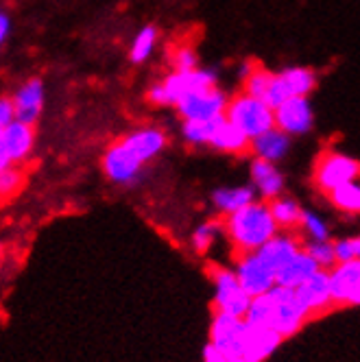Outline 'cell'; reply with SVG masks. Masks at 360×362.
I'll return each instance as SVG.
<instances>
[{
  "label": "cell",
  "instance_id": "cell-1",
  "mask_svg": "<svg viewBox=\"0 0 360 362\" xmlns=\"http://www.w3.org/2000/svg\"><path fill=\"white\" fill-rule=\"evenodd\" d=\"M223 231L240 253H253L271 240L279 229L269 212V203L255 199L243 210L225 216Z\"/></svg>",
  "mask_w": 360,
  "mask_h": 362
},
{
  "label": "cell",
  "instance_id": "cell-2",
  "mask_svg": "<svg viewBox=\"0 0 360 362\" xmlns=\"http://www.w3.org/2000/svg\"><path fill=\"white\" fill-rule=\"evenodd\" d=\"M214 86H219L214 70L194 68L190 72H170L158 83H153L149 90V100L158 107H175L186 94Z\"/></svg>",
  "mask_w": 360,
  "mask_h": 362
},
{
  "label": "cell",
  "instance_id": "cell-3",
  "mask_svg": "<svg viewBox=\"0 0 360 362\" xmlns=\"http://www.w3.org/2000/svg\"><path fill=\"white\" fill-rule=\"evenodd\" d=\"M223 116L227 122H231L236 129H240L249 140L269 132V129L273 127V110L267 105L265 100L249 96L245 92L227 100V107H225Z\"/></svg>",
  "mask_w": 360,
  "mask_h": 362
},
{
  "label": "cell",
  "instance_id": "cell-4",
  "mask_svg": "<svg viewBox=\"0 0 360 362\" xmlns=\"http://www.w3.org/2000/svg\"><path fill=\"white\" fill-rule=\"evenodd\" d=\"M267 295H269L267 327H271L275 334H279L281 339H291V336H295L306 325V321H310L308 313L297 301L293 288H284V286H277L275 284Z\"/></svg>",
  "mask_w": 360,
  "mask_h": 362
},
{
  "label": "cell",
  "instance_id": "cell-5",
  "mask_svg": "<svg viewBox=\"0 0 360 362\" xmlns=\"http://www.w3.org/2000/svg\"><path fill=\"white\" fill-rule=\"evenodd\" d=\"M315 86H317V74L310 68L295 66L281 72H271V79H269L262 100L271 110H275L289 98L308 96L315 90Z\"/></svg>",
  "mask_w": 360,
  "mask_h": 362
},
{
  "label": "cell",
  "instance_id": "cell-6",
  "mask_svg": "<svg viewBox=\"0 0 360 362\" xmlns=\"http://www.w3.org/2000/svg\"><path fill=\"white\" fill-rule=\"evenodd\" d=\"M227 94L214 86V88H203L186 94L177 103L175 110L182 116L184 122H201V120H214L225 114L227 107Z\"/></svg>",
  "mask_w": 360,
  "mask_h": 362
},
{
  "label": "cell",
  "instance_id": "cell-7",
  "mask_svg": "<svg viewBox=\"0 0 360 362\" xmlns=\"http://www.w3.org/2000/svg\"><path fill=\"white\" fill-rule=\"evenodd\" d=\"M358 173H360L358 160L339 151H325L315 166V184L321 192L327 194L334 188L349 184V181H356Z\"/></svg>",
  "mask_w": 360,
  "mask_h": 362
},
{
  "label": "cell",
  "instance_id": "cell-8",
  "mask_svg": "<svg viewBox=\"0 0 360 362\" xmlns=\"http://www.w3.org/2000/svg\"><path fill=\"white\" fill-rule=\"evenodd\" d=\"M212 284H214L216 313H225L229 317L243 319L249 303H251V297L243 291V286L234 275V269L214 267L212 269Z\"/></svg>",
  "mask_w": 360,
  "mask_h": 362
},
{
  "label": "cell",
  "instance_id": "cell-9",
  "mask_svg": "<svg viewBox=\"0 0 360 362\" xmlns=\"http://www.w3.org/2000/svg\"><path fill=\"white\" fill-rule=\"evenodd\" d=\"M315 124V112L308 96L289 98L273 110V127L289 138L306 136Z\"/></svg>",
  "mask_w": 360,
  "mask_h": 362
},
{
  "label": "cell",
  "instance_id": "cell-10",
  "mask_svg": "<svg viewBox=\"0 0 360 362\" xmlns=\"http://www.w3.org/2000/svg\"><path fill=\"white\" fill-rule=\"evenodd\" d=\"M247 323L238 317H229L225 313H214L212 325H210V347H214L219 354L229 358H240L243 345H245Z\"/></svg>",
  "mask_w": 360,
  "mask_h": 362
},
{
  "label": "cell",
  "instance_id": "cell-11",
  "mask_svg": "<svg viewBox=\"0 0 360 362\" xmlns=\"http://www.w3.org/2000/svg\"><path fill=\"white\" fill-rule=\"evenodd\" d=\"M332 305L360 303V260L339 262L327 271Z\"/></svg>",
  "mask_w": 360,
  "mask_h": 362
},
{
  "label": "cell",
  "instance_id": "cell-12",
  "mask_svg": "<svg viewBox=\"0 0 360 362\" xmlns=\"http://www.w3.org/2000/svg\"><path fill=\"white\" fill-rule=\"evenodd\" d=\"M234 275L249 297L265 295L275 286V273L255 253H240Z\"/></svg>",
  "mask_w": 360,
  "mask_h": 362
},
{
  "label": "cell",
  "instance_id": "cell-13",
  "mask_svg": "<svg viewBox=\"0 0 360 362\" xmlns=\"http://www.w3.org/2000/svg\"><path fill=\"white\" fill-rule=\"evenodd\" d=\"M144 164H140L134 153L127 148L120 140H116L103 155V170H105L108 179L118 186H132L142 175Z\"/></svg>",
  "mask_w": 360,
  "mask_h": 362
},
{
  "label": "cell",
  "instance_id": "cell-14",
  "mask_svg": "<svg viewBox=\"0 0 360 362\" xmlns=\"http://www.w3.org/2000/svg\"><path fill=\"white\" fill-rule=\"evenodd\" d=\"M120 142L134 153V158L140 164L146 166L149 162L156 160L158 155L166 148L168 138L158 127H140V129H134L132 134L122 136Z\"/></svg>",
  "mask_w": 360,
  "mask_h": 362
},
{
  "label": "cell",
  "instance_id": "cell-15",
  "mask_svg": "<svg viewBox=\"0 0 360 362\" xmlns=\"http://www.w3.org/2000/svg\"><path fill=\"white\" fill-rule=\"evenodd\" d=\"M295 297L301 303V308L308 313V317H317L325 310L332 308V297H330V281H327V271H317L315 275L308 277L303 284L295 288Z\"/></svg>",
  "mask_w": 360,
  "mask_h": 362
},
{
  "label": "cell",
  "instance_id": "cell-16",
  "mask_svg": "<svg viewBox=\"0 0 360 362\" xmlns=\"http://www.w3.org/2000/svg\"><path fill=\"white\" fill-rule=\"evenodd\" d=\"M0 140H3V146L9 155L11 164L16 166L31 158L33 146H35V127L13 120L0 132Z\"/></svg>",
  "mask_w": 360,
  "mask_h": 362
},
{
  "label": "cell",
  "instance_id": "cell-17",
  "mask_svg": "<svg viewBox=\"0 0 360 362\" xmlns=\"http://www.w3.org/2000/svg\"><path fill=\"white\" fill-rule=\"evenodd\" d=\"M16 120L33 124L42 116L44 110V83L40 79H29L27 83H22L18 92L11 96Z\"/></svg>",
  "mask_w": 360,
  "mask_h": 362
},
{
  "label": "cell",
  "instance_id": "cell-18",
  "mask_svg": "<svg viewBox=\"0 0 360 362\" xmlns=\"http://www.w3.org/2000/svg\"><path fill=\"white\" fill-rule=\"evenodd\" d=\"M281 336L275 334L271 327H253L247 325V334H245V345H243V360L245 362H265L267 358H271L277 347L281 345Z\"/></svg>",
  "mask_w": 360,
  "mask_h": 362
},
{
  "label": "cell",
  "instance_id": "cell-19",
  "mask_svg": "<svg viewBox=\"0 0 360 362\" xmlns=\"http://www.w3.org/2000/svg\"><path fill=\"white\" fill-rule=\"evenodd\" d=\"M249 173H251V188L255 194L262 197V201L269 203L284 192V175H281L277 164H271L265 160H253Z\"/></svg>",
  "mask_w": 360,
  "mask_h": 362
},
{
  "label": "cell",
  "instance_id": "cell-20",
  "mask_svg": "<svg viewBox=\"0 0 360 362\" xmlns=\"http://www.w3.org/2000/svg\"><path fill=\"white\" fill-rule=\"evenodd\" d=\"M299 247L301 245L293 234H286V231L281 234V231H277L271 240H267L258 251H253V253L258 255L273 273H277L299 251Z\"/></svg>",
  "mask_w": 360,
  "mask_h": 362
},
{
  "label": "cell",
  "instance_id": "cell-21",
  "mask_svg": "<svg viewBox=\"0 0 360 362\" xmlns=\"http://www.w3.org/2000/svg\"><path fill=\"white\" fill-rule=\"evenodd\" d=\"M249 151L255 155V160H265V162L277 164L289 155L291 138L286 134H281L279 129L271 127L269 132L249 140Z\"/></svg>",
  "mask_w": 360,
  "mask_h": 362
},
{
  "label": "cell",
  "instance_id": "cell-22",
  "mask_svg": "<svg viewBox=\"0 0 360 362\" xmlns=\"http://www.w3.org/2000/svg\"><path fill=\"white\" fill-rule=\"evenodd\" d=\"M317 271H319L317 262L299 247V251L275 273V284H277V286H284V288H293L295 291L299 284H303L308 277L315 275Z\"/></svg>",
  "mask_w": 360,
  "mask_h": 362
},
{
  "label": "cell",
  "instance_id": "cell-23",
  "mask_svg": "<svg viewBox=\"0 0 360 362\" xmlns=\"http://www.w3.org/2000/svg\"><path fill=\"white\" fill-rule=\"evenodd\" d=\"M208 146H212L221 153L240 155V153L249 151V138L240 132V129H236L231 122H227L223 116V118H219V122L214 127V134H212V140Z\"/></svg>",
  "mask_w": 360,
  "mask_h": 362
},
{
  "label": "cell",
  "instance_id": "cell-24",
  "mask_svg": "<svg viewBox=\"0 0 360 362\" xmlns=\"http://www.w3.org/2000/svg\"><path fill=\"white\" fill-rule=\"evenodd\" d=\"M255 201V192L251 186H227V188H219L212 194V205L223 214L229 216L238 210H243L245 205Z\"/></svg>",
  "mask_w": 360,
  "mask_h": 362
},
{
  "label": "cell",
  "instance_id": "cell-25",
  "mask_svg": "<svg viewBox=\"0 0 360 362\" xmlns=\"http://www.w3.org/2000/svg\"><path fill=\"white\" fill-rule=\"evenodd\" d=\"M269 212L277 225L279 231H295L299 227V221H301V205L291 199V197H275L273 201H269Z\"/></svg>",
  "mask_w": 360,
  "mask_h": 362
},
{
  "label": "cell",
  "instance_id": "cell-26",
  "mask_svg": "<svg viewBox=\"0 0 360 362\" xmlns=\"http://www.w3.org/2000/svg\"><path fill=\"white\" fill-rule=\"evenodd\" d=\"M327 197H330L334 208L345 212V214H358L360 212V184H358V179L334 188L332 192H327Z\"/></svg>",
  "mask_w": 360,
  "mask_h": 362
},
{
  "label": "cell",
  "instance_id": "cell-27",
  "mask_svg": "<svg viewBox=\"0 0 360 362\" xmlns=\"http://www.w3.org/2000/svg\"><path fill=\"white\" fill-rule=\"evenodd\" d=\"M158 29L153 27V24H146V27H142L134 42H132V48H129V59L134 64H144L151 55H153V50H156V44H158Z\"/></svg>",
  "mask_w": 360,
  "mask_h": 362
},
{
  "label": "cell",
  "instance_id": "cell-28",
  "mask_svg": "<svg viewBox=\"0 0 360 362\" xmlns=\"http://www.w3.org/2000/svg\"><path fill=\"white\" fill-rule=\"evenodd\" d=\"M216 122H219V118H214V120H201V122H184L182 136L192 146H208L210 140H212Z\"/></svg>",
  "mask_w": 360,
  "mask_h": 362
},
{
  "label": "cell",
  "instance_id": "cell-29",
  "mask_svg": "<svg viewBox=\"0 0 360 362\" xmlns=\"http://www.w3.org/2000/svg\"><path fill=\"white\" fill-rule=\"evenodd\" d=\"M299 229L308 236V243H323L330 240V227L323 221V216H319L317 212L303 210L301 212V221H299Z\"/></svg>",
  "mask_w": 360,
  "mask_h": 362
},
{
  "label": "cell",
  "instance_id": "cell-30",
  "mask_svg": "<svg viewBox=\"0 0 360 362\" xmlns=\"http://www.w3.org/2000/svg\"><path fill=\"white\" fill-rule=\"evenodd\" d=\"M221 225L219 223H203L199 225L194 231H192V249L199 253V255H205L212 247L214 243L219 240L221 236Z\"/></svg>",
  "mask_w": 360,
  "mask_h": 362
},
{
  "label": "cell",
  "instance_id": "cell-31",
  "mask_svg": "<svg viewBox=\"0 0 360 362\" xmlns=\"http://www.w3.org/2000/svg\"><path fill=\"white\" fill-rule=\"evenodd\" d=\"M301 249L313 257V260L317 262V267L321 271H330L334 264H337V257H334V245L330 240H323V243H306Z\"/></svg>",
  "mask_w": 360,
  "mask_h": 362
},
{
  "label": "cell",
  "instance_id": "cell-32",
  "mask_svg": "<svg viewBox=\"0 0 360 362\" xmlns=\"http://www.w3.org/2000/svg\"><path fill=\"white\" fill-rule=\"evenodd\" d=\"M170 66H173V72H190V70L199 68V59H197L194 48L188 44L175 46L173 53H170Z\"/></svg>",
  "mask_w": 360,
  "mask_h": 362
},
{
  "label": "cell",
  "instance_id": "cell-33",
  "mask_svg": "<svg viewBox=\"0 0 360 362\" xmlns=\"http://www.w3.org/2000/svg\"><path fill=\"white\" fill-rule=\"evenodd\" d=\"M22 184H24V175H22L20 168L9 166L5 170H0V201H5V199L18 194Z\"/></svg>",
  "mask_w": 360,
  "mask_h": 362
},
{
  "label": "cell",
  "instance_id": "cell-34",
  "mask_svg": "<svg viewBox=\"0 0 360 362\" xmlns=\"http://www.w3.org/2000/svg\"><path fill=\"white\" fill-rule=\"evenodd\" d=\"M334 245V257L339 262H349V260H360V238L358 236H349V238H341Z\"/></svg>",
  "mask_w": 360,
  "mask_h": 362
},
{
  "label": "cell",
  "instance_id": "cell-35",
  "mask_svg": "<svg viewBox=\"0 0 360 362\" xmlns=\"http://www.w3.org/2000/svg\"><path fill=\"white\" fill-rule=\"evenodd\" d=\"M203 362H245V360H243V358H229V356H223V354H219L214 347L205 345V349H203Z\"/></svg>",
  "mask_w": 360,
  "mask_h": 362
},
{
  "label": "cell",
  "instance_id": "cell-36",
  "mask_svg": "<svg viewBox=\"0 0 360 362\" xmlns=\"http://www.w3.org/2000/svg\"><path fill=\"white\" fill-rule=\"evenodd\" d=\"M9 31H11V20L5 11H0V48L5 46L7 37H9Z\"/></svg>",
  "mask_w": 360,
  "mask_h": 362
},
{
  "label": "cell",
  "instance_id": "cell-37",
  "mask_svg": "<svg viewBox=\"0 0 360 362\" xmlns=\"http://www.w3.org/2000/svg\"><path fill=\"white\" fill-rule=\"evenodd\" d=\"M9 166H13V164H11L9 155H7V151H5V146H3V140H0V170H5V168H9Z\"/></svg>",
  "mask_w": 360,
  "mask_h": 362
}]
</instances>
